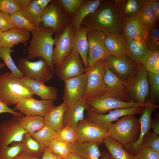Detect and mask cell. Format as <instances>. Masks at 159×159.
I'll use <instances>...</instances> for the list:
<instances>
[{"instance_id": "obj_1", "label": "cell", "mask_w": 159, "mask_h": 159, "mask_svg": "<svg viewBox=\"0 0 159 159\" xmlns=\"http://www.w3.org/2000/svg\"><path fill=\"white\" fill-rule=\"evenodd\" d=\"M123 21L115 0H102L96 9L84 18L81 25L87 29L123 35Z\"/></svg>"}, {"instance_id": "obj_2", "label": "cell", "mask_w": 159, "mask_h": 159, "mask_svg": "<svg viewBox=\"0 0 159 159\" xmlns=\"http://www.w3.org/2000/svg\"><path fill=\"white\" fill-rule=\"evenodd\" d=\"M31 32L32 39L27 48L24 50L27 53L26 58L29 60L38 57L43 59L55 72L52 60L54 45L52 36L55 31L51 29L44 27L41 24Z\"/></svg>"}, {"instance_id": "obj_3", "label": "cell", "mask_w": 159, "mask_h": 159, "mask_svg": "<svg viewBox=\"0 0 159 159\" xmlns=\"http://www.w3.org/2000/svg\"><path fill=\"white\" fill-rule=\"evenodd\" d=\"M34 95L21 78L8 72L0 76V101L8 106Z\"/></svg>"}, {"instance_id": "obj_4", "label": "cell", "mask_w": 159, "mask_h": 159, "mask_svg": "<svg viewBox=\"0 0 159 159\" xmlns=\"http://www.w3.org/2000/svg\"><path fill=\"white\" fill-rule=\"evenodd\" d=\"M108 136L122 145L124 147L135 142L140 131V124L135 115L124 116L107 129Z\"/></svg>"}, {"instance_id": "obj_5", "label": "cell", "mask_w": 159, "mask_h": 159, "mask_svg": "<svg viewBox=\"0 0 159 159\" xmlns=\"http://www.w3.org/2000/svg\"><path fill=\"white\" fill-rule=\"evenodd\" d=\"M148 71L145 66H138L137 68L126 80L127 97L130 101H133L141 104L149 94V84L147 77Z\"/></svg>"}, {"instance_id": "obj_6", "label": "cell", "mask_w": 159, "mask_h": 159, "mask_svg": "<svg viewBox=\"0 0 159 159\" xmlns=\"http://www.w3.org/2000/svg\"><path fill=\"white\" fill-rule=\"evenodd\" d=\"M17 67L24 77L43 83L51 80L54 72L49 65L41 58L35 62H31L26 58L19 57Z\"/></svg>"}, {"instance_id": "obj_7", "label": "cell", "mask_w": 159, "mask_h": 159, "mask_svg": "<svg viewBox=\"0 0 159 159\" xmlns=\"http://www.w3.org/2000/svg\"><path fill=\"white\" fill-rule=\"evenodd\" d=\"M70 20L58 0H52L43 10L41 21L44 27L52 29L56 33L63 31L70 24Z\"/></svg>"}, {"instance_id": "obj_8", "label": "cell", "mask_w": 159, "mask_h": 159, "mask_svg": "<svg viewBox=\"0 0 159 159\" xmlns=\"http://www.w3.org/2000/svg\"><path fill=\"white\" fill-rule=\"evenodd\" d=\"M85 100L88 108L102 114L113 109L143 106L147 104L145 102L141 104L133 101H123L103 93L89 96L85 99Z\"/></svg>"}, {"instance_id": "obj_9", "label": "cell", "mask_w": 159, "mask_h": 159, "mask_svg": "<svg viewBox=\"0 0 159 159\" xmlns=\"http://www.w3.org/2000/svg\"><path fill=\"white\" fill-rule=\"evenodd\" d=\"M75 130L77 141L81 142H92L100 145L108 136L107 130L87 117L79 122Z\"/></svg>"}, {"instance_id": "obj_10", "label": "cell", "mask_w": 159, "mask_h": 159, "mask_svg": "<svg viewBox=\"0 0 159 159\" xmlns=\"http://www.w3.org/2000/svg\"><path fill=\"white\" fill-rule=\"evenodd\" d=\"M74 31L73 27L69 24L61 32L55 33L52 58L55 67L59 66L72 51Z\"/></svg>"}, {"instance_id": "obj_11", "label": "cell", "mask_w": 159, "mask_h": 159, "mask_svg": "<svg viewBox=\"0 0 159 159\" xmlns=\"http://www.w3.org/2000/svg\"><path fill=\"white\" fill-rule=\"evenodd\" d=\"M89 43L88 67L101 59H105L109 55L105 44V33L99 30L87 29Z\"/></svg>"}, {"instance_id": "obj_12", "label": "cell", "mask_w": 159, "mask_h": 159, "mask_svg": "<svg viewBox=\"0 0 159 159\" xmlns=\"http://www.w3.org/2000/svg\"><path fill=\"white\" fill-rule=\"evenodd\" d=\"M107 68L105 59H101L85 70L87 82L83 98L86 99L89 96L102 93L104 77Z\"/></svg>"}, {"instance_id": "obj_13", "label": "cell", "mask_w": 159, "mask_h": 159, "mask_svg": "<svg viewBox=\"0 0 159 159\" xmlns=\"http://www.w3.org/2000/svg\"><path fill=\"white\" fill-rule=\"evenodd\" d=\"M127 81L107 67L104 74L102 93L121 101L128 102Z\"/></svg>"}, {"instance_id": "obj_14", "label": "cell", "mask_w": 159, "mask_h": 159, "mask_svg": "<svg viewBox=\"0 0 159 159\" xmlns=\"http://www.w3.org/2000/svg\"><path fill=\"white\" fill-rule=\"evenodd\" d=\"M55 68L58 77L64 81L80 75L85 71L82 60L74 48L61 64Z\"/></svg>"}, {"instance_id": "obj_15", "label": "cell", "mask_w": 159, "mask_h": 159, "mask_svg": "<svg viewBox=\"0 0 159 159\" xmlns=\"http://www.w3.org/2000/svg\"><path fill=\"white\" fill-rule=\"evenodd\" d=\"M54 106L53 100H38L32 96L21 100L16 105L13 110H18L25 115L44 117Z\"/></svg>"}, {"instance_id": "obj_16", "label": "cell", "mask_w": 159, "mask_h": 159, "mask_svg": "<svg viewBox=\"0 0 159 159\" xmlns=\"http://www.w3.org/2000/svg\"><path fill=\"white\" fill-rule=\"evenodd\" d=\"M146 105L114 109L109 111L107 114L97 113L87 108V116L90 120L107 130L112 122L117 120L121 117L142 113Z\"/></svg>"}, {"instance_id": "obj_17", "label": "cell", "mask_w": 159, "mask_h": 159, "mask_svg": "<svg viewBox=\"0 0 159 159\" xmlns=\"http://www.w3.org/2000/svg\"><path fill=\"white\" fill-rule=\"evenodd\" d=\"M64 82V87L63 96V101L69 105L76 103L83 97L87 82V76L85 72Z\"/></svg>"}, {"instance_id": "obj_18", "label": "cell", "mask_w": 159, "mask_h": 159, "mask_svg": "<svg viewBox=\"0 0 159 159\" xmlns=\"http://www.w3.org/2000/svg\"><path fill=\"white\" fill-rule=\"evenodd\" d=\"M15 117L3 121L0 125V145L20 143L26 134Z\"/></svg>"}, {"instance_id": "obj_19", "label": "cell", "mask_w": 159, "mask_h": 159, "mask_svg": "<svg viewBox=\"0 0 159 159\" xmlns=\"http://www.w3.org/2000/svg\"><path fill=\"white\" fill-rule=\"evenodd\" d=\"M105 62L107 67L125 80L131 76L138 66L125 55L115 56L109 54L106 59Z\"/></svg>"}, {"instance_id": "obj_20", "label": "cell", "mask_w": 159, "mask_h": 159, "mask_svg": "<svg viewBox=\"0 0 159 159\" xmlns=\"http://www.w3.org/2000/svg\"><path fill=\"white\" fill-rule=\"evenodd\" d=\"M158 107V105L150 102H148L145 106L142 115L138 119L140 124V131L138 139L135 143L124 147L125 150L131 155H135L136 150L141 145L143 138L150 131L151 128L152 113Z\"/></svg>"}, {"instance_id": "obj_21", "label": "cell", "mask_w": 159, "mask_h": 159, "mask_svg": "<svg viewBox=\"0 0 159 159\" xmlns=\"http://www.w3.org/2000/svg\"><path fill=\"white\" fill-rule=\"evenodd\" d=\"M122 31L125 37L145 43L147 32L140 22L138 15L123 20Z\"/></svg>"}, {"instance_id": "obj_22", "label": "cell", "mask_w": 159, "mask_h": 159, "mask_svg": "<svg viewBox=\"0 0 159 159\" xmlns=\"http://www.w3.org/2000/svg\"><path fill=\"white\" fill-rule=\"evenodd\" d=\"M125 38L129 49V55L128 57L138 66H145L147 60L152 52L145 42Z\"/></svg>"}, {"instance_id": "obj_23", "label": "cell", "mask_w": 159, "mask_h": 159, "mask_svg": "<svg viewBox=\"0 0 159 159\" xmlns=\"http://www.w3.org/2000/svg\"><path fill=\"white\" fill-rule=\"evenodd\" d=\"M87 108L85 99L83 97L76 103L69 105L64 115L63 127L69 126L75 128L78 123L84 119V112Z\"/></svg>"}, {"instance_id": "obj_24", "label": "cell", "mask_w": 159, "mask_h": 159, "mask_svg": "<svg viewBox=\"0 0 159 159\" xmlns=\"http://www.w3.org/2000/svg\"><path fill=\"white\" fill-rule=\"evenodd\" d=\"M21 79L34 95L39 96L42 99L53 101L58 99V91L56 88L47 86L44 83L24 76Z\"/></svg>"}, {"instance_id": "obj_25", "label": "cell", "mask_w": 159, "mask_h": 159, "mask_svg": "<svg viewBox=\"0 0 159 159\" xmlns=\"http://www.w3.org/2000/svg\"><path fill=\"white\" fill-rule=\"evenodd\" d=\"M30 32L15 27L3 32L1 42L2 47L11 48L19 43L25 46L30 37Z\"/></svg>"}, {"instance_id": "obj_26", "label": "cell", "mask_w": 159, "mask_h": 159, "mask_svg": "<svg viewBox=\"0 0 159 159\" xmlns=\"http://www.w3.org/2000/svg\"><path fill=\"white\" fill-rule=\"evenodd\" d=\"M105 42L109 54L115 56L125 55L128 57V46L124 36L118 34L106 33Z\"/></svg>"}, {"instance_id": "obj_27", "label": "cell", "mask_w": 159, "mask_h": 159, "mask_svg": "<svg viewBox=\"0 0 159 159\" xmlns=\"http://www.w3.org/2000/svg\"><path fill=\"white\" fill-rule=\"evenodd\" d=\"M87 29L81 25L74 32L72 44L73 48L79 53L83 61L85 70L88 67L87 63L89 43L87 35Z\"/></svg>"}, {"instance_id": "obj_28", "label": "cell", "mask_w": 159, "mask_h": 159, "mask_svg": "<svg viewBox=\"0 0 159 159\" xmlns=\"http://www.w3.org/2000/svg\"><path fill=\"white\" fill-rule=\"evenodd\" d=\"M102 0H83L74 15L71 19L70 24L74 30H78L84 18L94 12Z\"/></svg>"}, {"instance_id": "obj_29", "label": "cell", "mask_w": 159, "mask_h": 159, "mask_svg": "<svg viewBox=\"0 0 159 159\" xmlns=\"http://www.w3.org/2000/svg\"><path fill=\"white\" fill-rule=\"evenodd\" d=\"M69 105L65 102L57 106H54L46 116L44 117L45 125L59 133L63 127L64 113Z\"/></svg>"}, {"instance_id": "obj_30", "label": "cell", "mask_w": 159, "mask_h": 159, "mask_svg": "<svg viewBox=\"0 0 159 159\" xmlns=\"http://www.w3.org/2000/svg\"><path fill=\"white\" fill-rule=\"evenodd\" d=\"M99 145L95 143L77 141L71 145V147L81 159H100L102 153L99 148Z\"/></svg>"}, {"instance_id": "obj_31", "label": "cell", "mask_w": 159, "mask_h": 159, "mask_svg": "<svg viewBox=\"0 0 159 159\" xmlns=\"http://www.w3.org/2000/svg\"><path fill=\"white\" fill-rule=\"evenodd\" d=\"M145 0H115L123 20L138 15Z\"/></svg>"}, {"instance_id": "obj_32", "label": "cell", "mask_w": 159, "mask_h": 159, "mask_svg": "<svg viewBox=\"0 0 159 159\" xmlns=\"http://www.w3.org/2000/svg\"><path fill=\"white\" fill-rule=\"evenodd\" d=\"M103 143L111 159H136L135 156L127 152L122 145L110 137H106Z\"/></svg>"}, {"instance_id": "obj_33", "label": "cell", "mask_w": 159, "mask_h": 159, "mask_svg": "<svg viewBox=\"0 0 159 159\" xmlns=\"http://www.w3.org/2000/svg\"><path fill=\"white\" fill-rule=\"evenodd\" d=\"M14 117L26 133L30 135L41 129L45 125L43 117L24 115Z\"/></svg>"}, {"instance_id": "obj_34", "label": "cell", "mask_w": 159, "mask_h": 159, "mask_svg": "<svg viewBox=\"0 0 159 159\" xmlns=\"http://www.w3.org/2000/svg\"><path fill=\"white\" fill-rule=\"evenodd\" d=\"M21 11L37 27L42 24L41 19L43 10L38 5L36 0H31L27 6Z\"/></svg>"}, {"instance_id": "obj_35", "label": "cell", "mask_w": 159, "mask_h": 159, "mask_svg": "<svg viewBox=\"0 0 159 159\" xmlns=\"http://www.w3.org/2000/svg\"><path fill=\"white\" fill-rule=\"evenodd\" d=\"M138 15L140 22L147 32L157 24L151 9L150 0H145Z\"/></svg>"}, {"instance_id": "obj_36", "label": "cell", "mask_w": 159, "mask_h": 159, "mask_svg": "<svg viewBox=\"0 0 159 159\" xmlns=\"http://www.w3.org/2000/svg\"><path fill=\"white\" fill-rule=\"evenodd\" d=\"M21 144L22 151L39 156L43 153L45 147L27 134L24 135Z\"/></svg>"}, {"instance_id": "obj_37", "label": "cell", "mask_w": 159, "mask_h": 159, "mask_svg": "<svg viewBox=\"0 0 159 159\" xmlns=\"http://www.w3.org/2000/svg\"><path fill=\"white\" fill-rule=\"evenodd\" d=\"M71 145L57 138L52 140L47 147L54 155L63 158L73 152Z\"/></svg>"}, {"instance_id": "obj_38", "label": "cell", "mask_w": 159, "mask_h": 159, "mask_svg": "<svg viewBox=\"0 0 159 159\" xmlns=\"http://www.w3.org/2000/svg\"><path fill=\"white\" fill-rule=\"evenodd\" d=\"M57 134L58 133L54 130L45 125L42 128L30 136L37 141L46 147L52 140L56 138Z\"/></svg>"}, {"instance_id": "obj_39", "label": "cell", "mask_w": 159, "mask_h": 159, "mask_svg": "<svg viewBox=\"0 0 159 159\" xmlns=\"http://www.w3.org/2000/svg\"><path fill=\"white\" fill-rule=\"evenodd\" d=\"M11 48L2 47L0 49V58L4 62L5 65L9 69L14 75L21 78L24 77L13 60L11 54L14 52Z\"/></svg>"}, {"instance_id": "obj_40", "label": "cell", "mask_w": 159, "mask_h": 159, "mask_svg": "<svg viewBox=\"0 0 159 159\" xmlns=\"http://www.w3.org/2000/svg\"><path fill=\"white\" fill-rule=\"evenodd\" d=\"M10 18L15 27L25 29L30 32L37 28L24 16L21 11L10 15Z\"/></svg>"}, {"instance_id": "obj_41", "label": "cell", "mask_w": 159, "mask_h": 159, "mask_svg": "<svg viewBox=\"0 0 159 159\" xmlns=\"http://www.w3.org/2000/svg\"><path fill=\"white\" fill-rule=\"evenodd\" d=\"M147 77L150 86V98L149 102L157 105V104L159 101V74L148 72Z\"/></svg>"}, {"instance_id": "obj_42", "label": "cell", "mask_w": 159, "mask_h": 159, "mask_svg": "<svg viewBox=\"0 0 159 159\" xmlns=\"http://www.w3.org/2000/svg\"><path fill=\"white\" fill-rule=\"evenodd\" d=\"M22 151L21 142L13 143L10 146L0 145V159H14Z\"/></svg>"}, {"instance_id": "obj_43", "label": "cell", "mask_w": 159, "mask_h": 159, "mask_svg": "<svg viewBox=\"0 0 159 159\" xmlns=\"http://www.w3.org/2000/svg\"><path fill=\"white\" fill-rule=\"evenodd\" d=\"M145 43L152 52L159 50V29L158 24H156L147 32Z\"/></svg>"}, {"instance_id": "obj_44", "label": "cell", "mask_w": 159, "mask_h": 159, "mask_svg": "<svg viewBox=\"0 0 159 159\" xmlns=\"http://www.w3.org/2000/svg\"><path fill=\"white\" fill-rule=\"evenodd\" d=\"M56 138L71 145L77 141L75 129L71 126L64 127L58 133Z\"/></svg>"}, {"instance_id": "obj_45", "label": "cell", "mask_w": 159, "mask_h": 159, "mask_svg": "<svg viewBox=\"0 0 159 159\" xmlns=\"http://www.w3.org/2000/svg\"><path fill=\"white\" fill-rule=\"evenodd\" d=\"M134 155L136 159H159V152L141 145L137 148Z\"/></svg>"}, {"instance_id": "obj_46", "label": "cell", "mask_w": 159, "mask_h": 159, "mask_svg": "<svg viewBox=\"0 0 159 159\" xmlns=\"http://www.w3.org/2000/svg\"><path fill=\"white\" fill-rule=\"evenodd\" d=\"M83 0H58L64 10L71 19L75 14Z\"/></svg>"}, {"instance_id": "obj_47", "label": "cell", "mask_w": 159, "mask_h": 159, "mask_svg": "<svg viewBox=\"0 0 159 159\" xmlns=\"http://www.w3.org/2000/svg\"><path fill=\"white\" fill-rule=\"evenodd\" d=\"M140 145L159 152V135L149 131L143 138Z\"/></svg>"}, {"instance_id": "obj_48", "label": "cell", "mask_w": 159, "mask_h": 159, "mask_svg": "<svg viewBox=\"0 0 159 159\" xmlns=\"http://www.w3.org/2000/svg\"><path fill=\"white\" fill-rule=\"evenodd\" d=\"M145 67L148 72L159 74V50L152 52L147 60Z\"/></svg>"}, {"instance_id": "obj_49", "label": "cell", "mask_w": 159, "mask_h": 159, "mask_svg": "<svg viewBox=\"0 0 159 159\" xmlns=\"http://www.w3.org/2000/svg\"><path fill=\"white\" fill-rule=\"evenodd\" d=\"M21 11L16 0H0V11L11 15Z\"/></svg>"}, {"instance_id": "obj_50", "label": "cell", "mask_w": 159, "mask_h": 159, "mask_svg": "<svg viewBox=\"0 0 159 159\" xmlns=\"http://www.w3.org/2000/svg\"><path fill=\"white\" fill-rule=\"evenodd\" d=\"M15 27L11 20L10 15L0 11V31L4 32Z\"/></svg>"}, {"instance_id": "obj_51", "label": "cell", "mask_w": 159, "mask_h": 159, "mask_svg": "<svg viewBox=\"0 0 159 159\" xmlns=\"http://www.w3.org/2000/svg\"><path fill=\"white\" fill-rule=\"evenodd\" d=\"M150 2L156 22L158 24L159 20V0H150Z\"/></svg>"}, {"instance_id": "obj_52", "label": "cell", "mask_w": 159, "mask_h": 159, "mask_svg": "<svg viewBox=\"0 0 159 159\" xmlns=\"http://www.w3.org/2000/svg\"><path fill=\"white\" fill-rule=\"evenodd\" d=\"M5 113L11 114L14 116H17L24 115L20 112H16L13 109H11L8 106L0 101V114Z\"/></svg>"}, {"instance_id": "obj_53", "label": "cell", "mask_w": 159, "mask_h": 159, "mask_svg": "<svg viewBox=\"0 0 159 159\" xmlns=\"http://www.w3.org/2000/svg\"><path fill=\"white\" fill-rule=\"evenodd\" d=\"M14 159H40L39 156L28 154L22 151Z\"/></svg>"}, {"instance_id": "obj_54", "label": "cell", "mask_w": 159, "mask_h": 159, "mask_svg": "<svg viewBox=\"0 0 159 159\" xmlns=\"http://www.w3.org/2000/svg\"><path fill=\"white\" fill-rule=\"evenodd\" d=\"M41 159H63L53 154L48 148L45 147L44 149L43 154Z\"/></svg>"}, {"instance_id": "obj_55", "label": "cell", "mask_w": 159, "mask_h": 159, "mask_svg": "<svg viewBox=\"0 0 159 159\" xmlns=\"http://www.w3.org/2000/svg\"><path fill=\"white\" fill-rule=\"evenodd\" d=\"M151 128L153 129V132L155 134H159V119L158 118H155L152 120Z\"/></svg>"}, {"instance_id": "obj_56", "label": "cell", "mask_w": 159, "mask_h": 159, "mask_svg": "<svg viewBox=\"0 0 159 159\" xmlns=\"http://www.w3.org/2000/svg\"><path fill=\"white\" fill-rule=\"evenodd\" d=\"M40 8L43 10L50 3L52 0H36Z\"/></svg>"}, {"instance_id": "obj_57", "label": "cell", "mask_w": 159, "mask_h": 159, "mask_svg": "<svg viewBox=\"0 0 159 159\" xmlns=\"http://www.w3.org/2000/svg\"><path fill=\"white\" fill-rule=\"evenodd\" d=\"M21 11L26 7L30 2L31 0H16Z\"/></svg>"}, {"instance_id": "obj_58", "label": "cell", "mask_w": 159, "mask_h": 159, "mask_svg": "<svg viewBox=\"0 0 159 159\" xmlns=\"http://www.w3.org/2000/svg\"><path fill=\"white\" fill-rule=\"evenodd\" d=\"M63 159H81L80 157L76 153L73 152L68 155Z\"/></svg>"}, {"instance_id": "obj_59", "label": "cell", "mask_w": 159, "mask_h": 159, "mask_svg": "<svg viewBox=\"0 0 159 159\" xmlns=\"http://www.w3.org/2000/svg\"><path fill=\"white\" fill-rule=\"evenodd\" d=\"M100 159H111L109 154L106 152H104L102 153V155Z\"/></svg>"}, {"instance_id": "obj_60", "label": "cell", "mask_w": 159, "mask_h": 159, "mask_svg": "<svg viewBox=\"0 0 159 159\" xmlns=\"http://www.w3.org/2000/svg\"><path fill=\"white\" fill-rule=\"evenodd\" d=\"M5 65L4 63H0V70L5 67Z\"/></svg>"}, {"instance_id": "obj_61", "label": "cell", "mask_w": 159, "mask_h": 159, "mask_svg": "<svg viewBox=\"0 0 159 159\" xmlns=\"http://www.w3.org/2000/svg\"><path fill=\"white\" fill-rule=\"evenodd\" d=\"M3 32L0 31V42H1V35Z\"/></svg>"}, {"instance_id": "obj_62", "label": "cell", "mask_w": 159, "mask_h": 159, "mask_svg": "<svg viewBox=\"0 0 159 159\" xmlns=\"http://www.w3.org/2000/svg\"><path fill=\"white\" fill-rule=\"evenodd\" d=\"M2 47L1 42H0V49Z\"/></svg>"}]
</instances>
